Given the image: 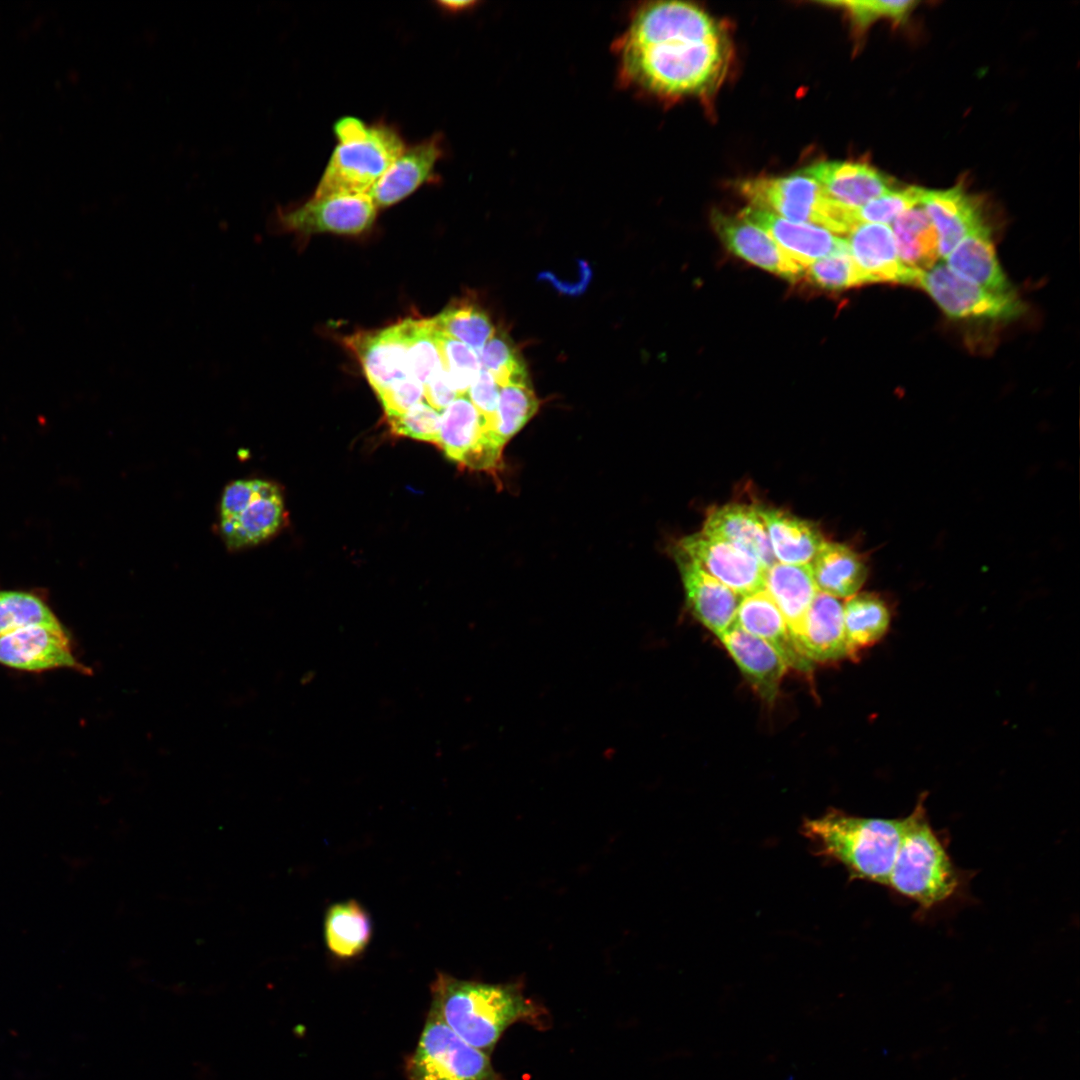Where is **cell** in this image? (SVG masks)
Listing matches in <instances>:
<instances>
[{
  "label": "cell",
  "instance_id": "cell-1",
  "mask_svg": "<svg viewBox=\"0 0 1080 1080\" xmlns=\"http://www.w3.org/2000/svg\"><path fill=\"white\" fill-rule=\"evenodd\" d=\"M624 77L659 96L700 94L712 88L727 64L723 39L696 41L670 28L646 8L633 17L618 44Z\"/></svg>",
  "mask_w": 1080,
  "mask_h": 1080
},
{
  "label": "cell",
  "instance_id": "cell-2",
  "mask_svg": "<svg viewBox=\"0 0 1080 1080\" xmlns=\"http://www.w3.org/2000/svg\"><path fill=\"white\" fill-rule=\"evenodd\" d=\"M431 1007L469 1045L489 1053L511 1025L545 1027L546 1011L528 998L520 984L462 980L438 973L431 984Z\"/></svg>",
  "mask_w": 1080,
  "mask_h": 1080
},
{
  "label": "cell",
  "instance_id": "cell-3",
  "mask_svg": "<svg viewBox=\"0 0 1080 1080\" xmlns=\"http://www.w3.org/2000/svg\"><path fill=\"white\" fill-rule=\"evenodd\" d=\"M903 818H868L831 810L801 827L816 855L842 865L850 879L886 886L900 844Z\"/></svg>",
  "mask_w": 1080,
  "mask_h": 1080
},
{
  "label": "cell",
  "instance_id": "cell-4",
  "mask_svg": "<svg viewBox=\"0 0 1080 1080\" xmlns=\"http://www.w3.org/2000/svg\"><path fill=\"white\" fill-rule=\"evenodd\" d=\"M963 874L954 864L944 838L932 827L920 797L903 818L896 857L886 886L927 911L959 893Z\"/></svg>",
  "mask_w": 1080,
  "mask_h": 1080
},
{
  "label": "cell",
  "instance_id": "cell-5",
  "mask_svg": "<svg viewBox=\"0 0 1080 1080\" xmlns=\"http://www.w3.org/2000/svg\"><path fill=\"white\" fill-rule=\"evenodd\" d=\"M337 145L313 197L367 194L406 148L399 131L347 116L334 125Z\"/></svg>",
  "mask_w": 1080,
  "mask_h": 1080
},
{
  "label": "cell",
  "instance_id": "cell-6",
  "mask_svg": "<svg viewBox=\"0 0 1080 1080\" xmlns=\"http://www.w3.org/2000/svg\"><path fill=\"white\" fill-rule=\"evenodd\" d=\"M738 188L752 206L789 221L814 224L844 236L857 225L854 209L832 200L815 180L802 173L748 179Z\"/></svg>",
  "mask_w": 1080,
  "mask_h": 1080
},
{
  "label": "cell",
  "instance_id": "cell-7",
  "mask_svg": "<svg viewBox=\"0 0 1080 1080\" xmlns=\"http://www.w3.org/2000/svg\"><path fill=\"white\" fill-rule=\"evenodd\" d=\"M285 518L279 487L263 479L229 483L219 504V531L231 550L258 545L281 527Z\"/></svg>",
  "mask_w": 1080,
  "mask_h": 1080
},
{
  "label": "cell",
  "instance_id": "cell-8",
  "mask_svg": "<svg viewBox=\"0 0 1080 1080\" xmlns=\"http://www.w3.org/2000/svg\"><path fill=\"white\" fill-rule=\"evenodd\" d=\"M407 1080H501L487 1053L469 1045L429 1010Z\"/></svg>",
  "mask_w": 1080,
  "mask_h": 1080
},
{
  "label": "cell",
  "instance_id": "cell-9",
  "mask_svg": "<svg viewBox=\"0 0 1080 1080\" xmlns=\"http://www.w3.org/2000/svg\"><path fill=\"white\" fill-rule=\"evenodd\" d=\"M918 287L953 319L1009 321L1025 312V305L1015 292L1003 294L984 289L957 276L944 263L923 271Z\"/></svg>",
  "mask_w": 1080,
  "mask_h": 1080
},
{
  "label": "cell",
  "instance_id": "cell-10",
  "mask_svg": "<svg viewBox=\"0 0 1080 1080\" xmlns=\"http://www.w3.org/2000/svg\"><path fill=\"white\" fill-rule=\"evenodd\" d=\"M376 213L368 194L312 196L302 204L277 208L271 225L300 235L322 232L352 235L367 230Z\"/></svg>",
  "mask_w": 1080,
  "mask_h": 1080
},
{
  "label": "cell",
  "instance_id": "cell-11",
  "mask_svg": "<svg viewBox=\"0 0 1080 1080\" xmlns=\"http://www.w3.org/2000/svg\"><path fill=\"white\" fill-rule=\"evenodd\" d=\"M437 445L470 469L496 475L503 467L505 446L467 396L457 397L442 411Z\"/></svg>",
  "mask_w": 1080,
  "mask_h": 1080
},
{
  "label": "cell",
  "instance_id": "cell-12",
  "mask_svg": "<svg viewBox=\"0 0 1080 1080\" xmlns=\"http://www.w3.org/2000/svg\"><path fill=\"white\" fill-rule=\"evenodd\" d=\"M674 548L741 597L764 589L765 567L731 543L700 532L682 538Z\"/></svg>",
  "mask_w": 1080,
  "mask_h": 1080
},
{
  "label": "cell",
  "instance_id": "cell-13",
  "mask_svg": "<svg viewBox=\"0 0 1080 1080\" xmlns=\"http://www.w3.org/2000/svg\"><path fill=\"white\" fill-rule=\"evenodd\" d=\"M0 664L26 672L67 668L89 674L62 625H32L0 637Z\"/></svg>",
  "mask_w": 1080,
  "mask_h": 1080
},
{
  "label": "cell",
  "instance_id": "cell-14",
  "mask_svg": "<svg viewBox=\"0 0 1080 1080\" xmlns=\"http://www.w3.org/2000/svg\"><path fill=\"white\" fill-rule=\"evenodd\" d=\"M843 238L865 284L891 282L918 286L923 271L901 261L889 225L860 223Z\"/></svg>",
  "mask_w": 1080,
  "mask_h": 1080
},
{
  "label": "cell",
  "instance_id": "cell-15",
  "mask_svg": "<svg viewBox=\"0 0 1080 1080\" xmlns=\"http://www.w3.org/2000/svg\"><path fill=\"white\" fill-rule=\"evenodd\" d=\"M740 216L762 229L804 271L813 262L847 247L843 237L823 227L789 221L765 209L750 206Z\"/></svg>",
  "mask_w": 1080,
  "mask_h": 1080
},
{
  "label": "cell",
  "instance_id": "cell-16",
  "mask_svg": "<svg viewBox=\"0 0 1080 1080\" xmlns=\"http://www.w3.org/2000/svg\"><path fill=\"white\" fill-rule=\"evenodd\" d=\"M673 557L680 571L688 608L717 637L736 620L741 596L707 574L676 548Z\"/></svg>",
  "mask_w": 1080,
  "mask_h": 1080
},
{
  "label": "cell",
  "instance_id": "cell-17",
  "mask_svg": "<svg viewBox=\"0 0 1080 1080\" xmlns=\"http://www.w3.org/2000/svg\"><path fill=\"white\" fill-rule=\"evenodd\" d=\"M800 173L815 180L832 200L852 209L897 188L894 179L859 162L822 161Z\"/></svg>",
  "mask_w": 1080,
  "mask_h": 1080
},
{
  "label": "cell",
  "instance_id": "cell-18",
  "mask_svg": "<svg viewBox=\"0 0 1080 1080\" xmlns=\"http://www.w3.org/2000/svg\"><path fill=\"white\" fill-rule=\"evenodd\" d=\"M443 154V137L439 133L405 148L367 193L376 208L403 200L431 180Z\"/></svg>",
  "mask_w": 1080,
  "mask_h": 1080
},
{
  "label": "cell",
  "instance_id": "cell-19",
  "mask_svg": "<svg viewBox=\"0 0 1080 1080\" xmlns=\"http://www.w3.org/2000/svg\"><path fill=\"white\" fill-rule=\"evenodd\" d=\"M800 652L811 662L826 663L850 656L844 627L843 603L818 591L795 637Z\"/></svg>",
  "mask_w": 1080,
  "mask_h": 1080
},
{
  "label": "cell",
  "instance_id": "cell-20",
  "mask_svg": "<svg viewBox=\"0 0 1080 1080\" xmlns=\"http://www.w3.org/2000/svg\"><path fill=\"white\" fill-rule=\"evenodd\" d=\"M345 342L357 356L376 393L409 376L400 322L379 330L358 332Z\"/></svg>",
  "mask_w": 1080,
  "mask_h": 1080
},
{
  "label": "cell",
  "instance_id": "cell-21",
  "mask_svg": "<svg viewBox=\"0 0 1080 1080\" xmlns=\"http://www.w3.org/2000/svg\"><path fill=\"white\" fill-rule=\"evenodd\" d=\"M718 638L756 693L772 703L788 669L779 653L736 623Z\"/></svg>",
  "mask_w": 1080,
  "mask_h": 1080
},
{
  "label": "cell",
  "instance_id": "cell-22",
  "mask_svg": "<svg viewBox=\"0 0 1080 1080\" xmlns=\"http://www.w3.org/2000/svg\"><path fill=\"white\" fill-rule=\"evenodd\" d=\"M712 221L722 242L735 255L789 280L804 274V269L787 258L762 229L741 216L716 212Z\"/></svg>",
  "mask_w": 1080,
  "mask_h": 1080
},
{
  "label": "cell",
  "instance_id": "cell-23",
  "mask_svg": "<svg viewBox=\"0 0 1080 1080\" xmlns=\"http://www.w3.org/2000/svg\"><path fill=\"white\" fill-rule=\"evenodd\" d=\"M735 623L772 646L788 667L800 672L812 669V663L798 649L784 616L765 589L741 598Z\"/></svg>",
  "mask_w": 1080,
  "mask_h": 1080
},
{
  "label": "cell",
  "instance_id": "cell-24",
  "mask_svg": "<svg viewBox=\"0 0 1080 1080\" xmlns=\"http://www.w3.org/2000/svg\"><path fill=\"white\" fill-rule=\"evenodd\" d=\"M920 206L936 229L940 258H946L971 230L984 221L979 202L960 185L946 190L924 189Z\"/></svg>",
  "mask_w": 1080,
  "mask_h": 1080
},
{
  "label": "cell",
  "instance_id": "cell-25",
  "mask_svg": "<svg viewBox=\"0 0 1080 1080\" xmlns=\"http://www.w3.org/2000/svg\"><path fill=\"white\" fill-rule=\"evenodd\" d=\"M991 235L990 227L983 221L948 254L945 265L962 279L989 291L1015 292L1001 268Z\"/></svg>",
  "mask_w": 1080,
  "mask_h": 1080
},
{
  "label": "cell",
  "instance_id": "cell-26",
  "mask_svg": "<svg viewBox=\"0 0 1080 1080\" xmlns=\"http://www.w3.org/2000/svg\"><path fill=\"white\" fill-rule=\"evenodd\" d=\"M702 532L747 551L765 569L776 563L758 508L744 504L714 508L708 513Z\"/></svg>",
  "mask_w": 1080,
  "mask_h": 1080
},
{
  "label": "cell",
  "instance_id": "cell-27",
  "mask_svg": "<svg viewBox=\"0 0 1080 1080\" xmlns=\"http://www.w3.org/2000/svg\"><path fill=\"white\" fill-rule=\"evenodd\" d=\"M764 589L781 611L795 640L818 592L810 564L774 563L765 571Z\"/></svg>",
  "mask_w": 1080,
  "mask_h": 1080
},
{
  "label": "cell",
  "instance_id": "cell-28",
  "mask_svg": "<svg viewBox=\"0 0 1080 1080\" xmlns=\"http://www.w3.org/2000/svg\"><path fill=\"white\" fill-rule=\"evenodd\" d=\"M775 560L784 564H810L824 543L810 521L778 509L758 508Z\"/></svg>",
  "mask_w": 1080,
  "mask_h": 1080
},
{
  "label": "cell",
  "instance_id": "cell-29",
  "mask_svg": "<svg viewBox=\"0 0 1080 1080\" xmlns=\"http://www.w3.org/2000/svg\"><path fill=\"white\" fill-rule=\"evenodd\" d=\"M810 567L818 591L838 599L855 595L867 577L861 557L840 543L824 541Z\"/></svg>",
  "mask_w": 1080,
  "mask_h": 1080
},
{
  "label": "cell",
  "instance_id": "cell-30",
  "mask_svg": "<svg viewBox=\"0 0 1080 1080\" xmlns=\"http://www.w3.org/2000/svg\"><path fill=\"white\" fill-rule=\"evenodd\" d=\"M372 937L368 912L350 899L332 904L324 918V940L328 951L338 959L348 960L365 951Z\"/></svg>",
  "mask_w": 1080,
  "mask_h": 1080
},
{
  "label": "cell",
  "instance_id": "cell-31",
  "mask_svg": "<svg viewBox=\"0 0 1080 1080\" xmlns=\"http://www.w3.org/2000/svg\"><path fill=\"white\" fill-rule=\"evenodd\" d=\"M890 227L899 258L906 266L926 271L938 263V235L920 205L900 214Z\"/></svg>",
  "mask_w": 1080,
  "mask_h": 1080
},
{
  "label": "cell",
  "instance_id": "cell-32",
  "mask_svg": "<svg viewBox=\"0 0 1080 1080\" xmlns=\"http://www.w3.org/2000/svg\"><path fill=\"white\" fill-rule=\"evenodd\" d=\"M844 627L850 656L879 641L889 626V612L880 598L855 594L843 604Z\"/></svg>",
  "mask_w": 1080,
  "mask_h": 1080
},
{
  "label": "cell",
  "instance_id": "cell-33",
  "mask_svg": "<svg viewBox=\"0 0 1080 1080\" xmlns=\"http://www.w3.org/2000/svg\"><path fill=\"white\" fill-rule=\"evenodd\" d=\"M432 322L438 332L466 344L478 355L496 331L488 314L467 301L451 304Z\"/></svg>",
  "mask_w": 1080,
  "mask_h": 1080
},
{
  "label": "cell",
  "instance_id": "cell-34",
  "mask_svg": "<svg viewBox=\"0 0 1080 1080\" xmlns=\"http://www.w3.org/2000/svg\"><path fill=\"white\" fill-rule=\"evenodd\" d=\"M400 324L405 340L408 374L424 385L442 367L432 319L409 318Z\"/></svg>",
  "mask_w": 1080,
  "mask_h": 1080
},
{
  "label": "cell",
  "instance_id": "cell-35",
  "mask_svg": "<svg viewBox=\"0 0 1080 1080\" xmlns=\"http://www.w3.org/2000/svg\"><path fill=\"white\" fill-rule=\"evenodd\" d=\"M539 405L530 382L500 386L494 431L504 446L537 413Z\"/></svg>",
  "mask_w": 1080,
  "mask_h": 1080
},
{
  "label": "cell",
  "instance_id": "cell-36",
  "mask_svg": "<svg viewBox=\"0 0 1080 1080\" xmlns=\"http://www.w3.org/2000/svg\"><path fill=\"white\" fill-rule=\"evenodd\" d=\"M32 625L62 624L38 595L26 591L0 590V637Z\"/></svg>",
  "mask_w": 1080,
  "mask_h": 1080
},
{
  "label": "cell",
  "instance_id": "cell-37",
  "mask_svg": "<svg viewBox=\"0 0 1080 1080\" xmlns=\"http://www.w3.org/2000/svg\"><path fill=\"white\" fill-rule=\"evenodd\" d=\"M481 369L489 372L499 386L508 383H529L525 362L510 337L502 330L495 331L479 354Z\"/></svg>",
  "mask_w": 1080,
  "mask_h": 1080
},
{
  "label": "cell",
  "instance_id": "cell-38",
  "mask_svg": "<svg viewBox=\"0 0 1080 1080\" xmlns=\"http://www.w3.org/2000/svg\"><path fill=\"white\" fill-rule=\"evenodd\" d=\"M435 337L441 356L442 369L447 374L457 395L467 396L469 387L481 370L479 355L466 344L450 338L435 329Z\"/></svg>",
  "mask_w": 1080,
  "mask_h": 1080
},
{
  "label": "cell",
  "instance_id": "cell-39",
  "mask_svg": "<svg viewBox=\"0 0 1080 1080\" xmlns=\"http://www.w3.org/2000/svg\"><path fill=\"white\" fill-rule=\"evenodd\" d=\"M804 274L814 285L832 290L865 284L847 247L813 262Z\"/></svg>",
  "mask_w": 1080,
  "mask_h": 1080
},
{
  "label": "cell",
  "instance_id": "cell-40",
  "mask_svg": "<svg viewBox=\"0 0 1080 1080\" xmlns=\"http://www.w3.org/2000/svg\"><path fill=\"white\" fill-rule=\"evenodd\" d=\"M923 192L924 189L918 186L896 188L855 209L854 218L857 224L876 223L890 226L900 214L920 205Z\"/></svg>",
  "mask_w": 1080,
  "mask_h": 1080
},
{
  "label": "cell",
  "instance_id": "cell-41",
  "mask_svg": "<svg viewBox=\"0 0 1080 1080\" xmlns=\"http://www.w3.org/2000/svg\"><path fill=\"white\" fill-rule=\"evenodd\" d=\"M822 4L835 6L848 12L854 24L865 29L878 19L887 18L903 22L918 4L914 0L826 1Z\"/></svg>",
  "mask_w": 1080,
  "mask_h": 1080
},
{
  "label": "cell",
  "instance_id": "cell-42",
  "mask_svg": "<svg viewBox=\"0 0 1080 1080\" xmlns=\"http://www.w3.org/2000/svg\"><path fill=\"white\" fill-rule=\"evenodd\" d=\"M387 418L395 434L438 443L441 413L424 401L399 416Z\"/></svg>",
  "mask_w": 1080,
  "mask_h": 1080
},
{
  "label": "cell",
  "instance_id": "cell-43",
  "mask_svg": "<svg viewBox=\"0 0 1080 1080\" xmlns=\"http://www.w3.org/2000/svg\"><path fill=\"white\" fill-rule=\"evenodd\" d=\"M423 384L411 376L397 380L377 392L387 417L399 416L422 401Z\"/></svg>",
  "mask_w": 1080,
  "mask_h": 1080
},
{
  "label": "cell",
  "instance_id": "cell-44",
  "mask_svg": "<svg viewBox=\"0 0 1080 1080\" xmlns=\"http://www.w3.org/2000/svg\"><path fill=\"white\" fill-rule=\"evenodd\" d=\"M499 394L500 386L495 378L484 369L480 370L467 392V397L494 433Z\"/></svg>",
  "mask_w": 1080,
  "mask_h": 1080
},
{
  "label": "cell",
  "instance_id": "cell-45",
  "mask_svg": "<svg viewBox=\"0 0 1080 1080\" xmlns=\"http://www.w3.org/2000/svg\"><path fill=\"white\" fill-rule=\"evenodd\" d=\"M425 402L437 411H444L457 397L447 374L442 367L423 385Z\"/></svg>",
  "mask_w": 1080,
  "mask_h": 1080
},
{
  "label": "cell",
  "instance_id": "cell-46",
  "mask_svg": "<svg viewBox=\"0 0 1080 1080\" xmlns=\"http://www.w3.org/2000/svg\"><path fill=\"white\" fill-rule=\"evenodd\" d=\"M437 4H438V6H439V8L441 10H444L446 12L456 13V12H460V11L471 8L475 4V2L474 1H438Z\"/></svg>",
  "mask_w": 1080,
  "mask_h": 1080
}]
</instances>
